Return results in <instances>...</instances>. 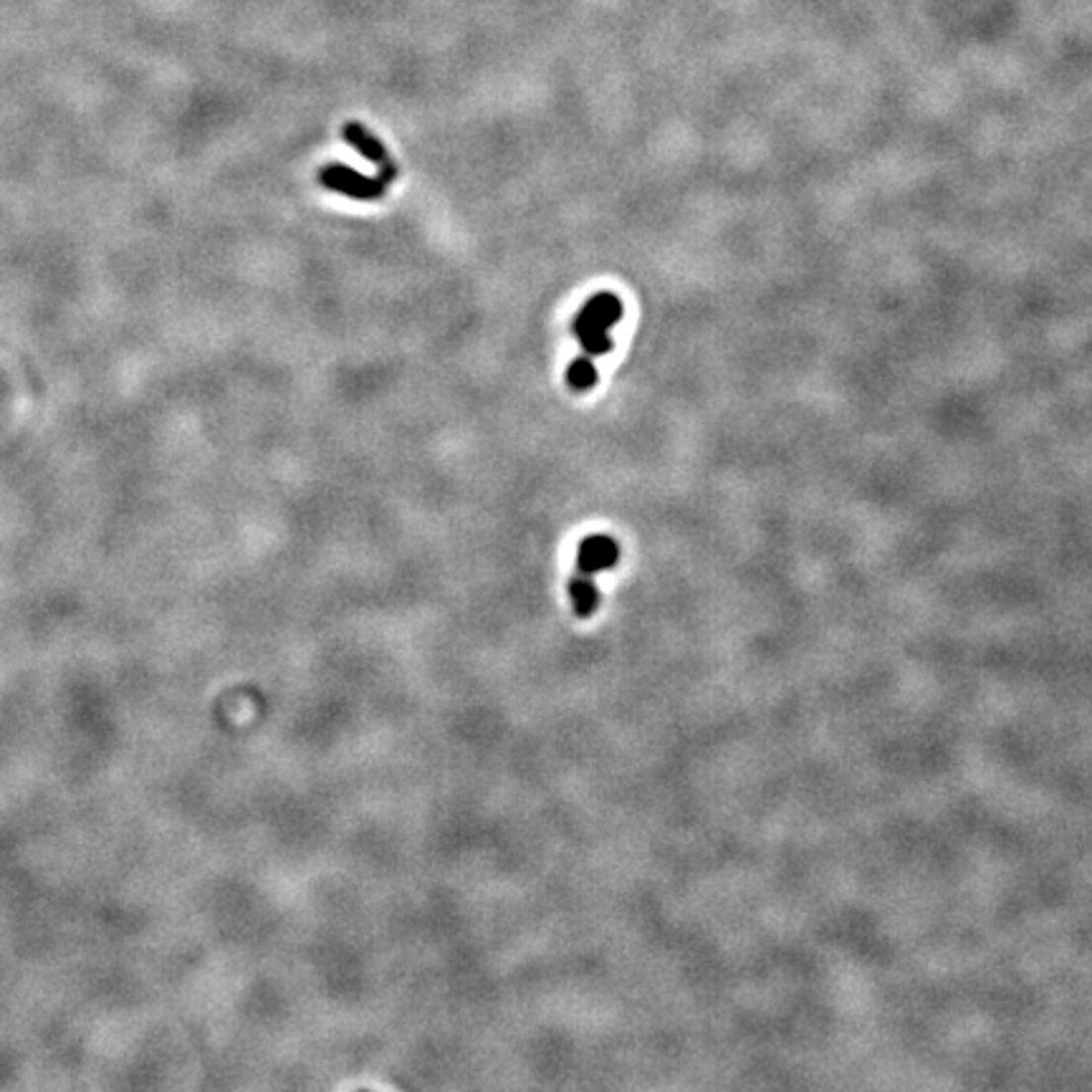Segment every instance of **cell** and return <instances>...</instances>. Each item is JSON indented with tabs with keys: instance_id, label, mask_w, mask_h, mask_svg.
<instances>
[{
	"instance_id": "1",
	"label": "cell",
	"mask_w": 1092,
	"mask_h": 1092,
	"mask_svg": "<svg viewBox=\"0 0 1092 1092\" xmlns=\"http://www.w3.org/2000/svg\"><path fill=\"white\" fill-rule=\"evenodd\" d=\"M620 316H623V301L615 294H597L584 303L572 326L584 355L600 357L613 349L610 326L618 324Z\"/></svg>"
},
{
	"instance_id": "2",
	"label": "cell",
	"mask_w": 1092,
	"mask_h": 1092,
	"mask_svg": "<svg viewBox=\"0 0 1092 1092\" xmlns=\"http://www.w3.org/2000/svg\"><path fill=\"white\" fill-rule=\"evenodd\" d=\"M319 183L321 188L347 195V198H357V201H379L387 193V183L379 175L378 178H367V175L357 172L355 167H347L342 162H332V165L321 167Z\"/></svg>"
},
{
	"instance_id": "3",
	"label": "cell",
	"mask_w": 1092,
	"mask_h": 1092,
	"mask_svg": "<svg viewBox=\"0 0 1092 1092\" xmlns=\"http://www.w3.org/2000/svg\"><path fill=\"white\" fill-rule=\"evenodd\" d=\"M342 137L344 142L352 144L362 157H367L373 165H378L379 178H382L384 183L389 185L397 178V167L395 162H392V157H389L384 142H379V139L375 137V134L362 125V122H347V125L342 126Z\"/></svg>"
},
{
	"instance_id": "4",
	"label": "cell",
	"mask_w": 1092,
	"mask_h": 1092,
	"mask_svg": "<svg viewBox=\"0 0 1092 1092\" xmlns=\"http://www.w3.org/2000/svg\"><path fill=\"white\" fill-rule=\"evenodd\" d=\"M620 559V546L613 537L595 534V537L582 539L577 549V572L595 577V574L613 569Z\"/></svg>"
},
{
	"instance_id": "5",
	"label": "cell",
	"mask_w": 1092,
	"mask_h": 1092,
	"mask_svg": "<svg viewBox=\"0 0 1092 1092\" xmlns=\"http://www.w3.org/2000/svg\"><path fill=\"white\" fill-rule=\"evenodd\" d=\"M569 600H572L574 615L582 620L592 618L600 605V592H597L595 577H587V574L574 572V577L569 579Z\"/></svg>"
},
{
	"instance_id": "6",
	"label": "cell",
	"mask_w": 1092,
	"mask_h": 1092,
	"mask_svg": "<svg viewBox=\"0 0 1092 1092\" xmlns=\"http://www.w3.org/2000/svg\"><path fill=\"white\" fill-rule=\"evenodd\" d=\"M566 384L574 389V392H587L597 384V367L592 362V357L582 355L569 365L566 370Z\"/></svg>"
}]
</instances>
